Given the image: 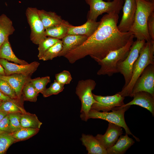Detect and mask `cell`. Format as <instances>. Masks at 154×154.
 <instances>
[{
  "label": "cell",
  "instance_id": "36",
  "mask_svg": "<svg viewBox=\"0 0 154 154\" xmlns=\"http://www.w3.org/2000/svg\"><path fill=\"white\" fill-rule=\"evenodd\" d=\"M55 80L60 84L64 85L69 84L72 80L70 72L64 70L55 75Z\"/></svg>",
  "mask_w": 154,
  "mask_h": 154
},
{
  "label": "cell",
  "instance_id": "42",
  "mask_svg": "<svg viewBox=\"0 0 154 154\" xmlns=\"http://www.w3.org/2000/svg\"><path fill=\"white\" fill-rule=\"evenodd\" d=\"M3 101L1 100L0 99V106L1 105V104H2Z\"/></svg>",
  "mask_w": 154,
  "mask_h": 154
},
{
  "label": "cell",
  "instance_id": "17",
  "mask_svg": "<svg viewBox=\"0 0 154 154\" xmlns=\"http://www.w3.org/2000/svg\"><path fill=\"white\" fill-rule=\"evenodd\" d=\"M88 38L83 35H67L62 39V48L58 56L65 57L70 52L83 44Z\"/></svg>",
  "mask_w": 154,
  "mask_h": 154
},
{
  "label": "cell",
  "instance_id": "33",
  "mask_svg": "<svg viewBox=\"0 0 154 154\" xmlns=\"http://www.w3.org/2000/svg\"><path fill=\"white\" fill-rule=\"evenodd\" d=\"M30 81L39 93H41L46 88L47 84L50 81L49 76L38 77L31 79Z\"/></svg>",
  "mask_w": 154,
  "mask_h": 154
},
{
  "label": "cell",
  "instance_id": "19",
  "mask_svg": "<svg viewBox=\"0 0 154 154\" xmlns=\"http://www.w3.org/2000/svg\"><path fill=\"white\" fill-rule=\"evenodd\" d=\"M80 140L88 154H107L106 149L92 135L82 134Z\"/></svg>",
  "mask_w": 154,
  "mask_h": 154
},
{
  "label": "cell",
  "instance_id": "26",
  "mask_svg": "<svg viewBox=\"0 0 154 154\" xmlns=\"http://www.w3.org/2000/svg\"><path fill=\"white\" fill-rule=\"evenodd\" d=\"M39 129L31 128L21 127L10 133L17 142L27 140L36 135L39 132Z\"/></svg>",
  "mask_w": 154,
  "mask_h": 154
},
{
  "label": "cell",
  "instance_id": "41",
  "mask_svg": "<svg viewBox=\"0 0 154 154\" xmlns=\"http://www.w3.org/2000/svg\"><path fill=\"white\" fill-rule=\"evenodd\" d=\"M0 75H5L4 70L0 64Z\"/></svg>",
  "mask_w": 154,
  "mask_h": 154
},
{
  "label": "cell",
  "instance_id": "30",
  "mask_svg": "<svg viewBox=\"0 0 154 154\" xmlns=\"http://www.w3.org/2000/svg\"><path fill=\"white\" fill-rule=\"evenodd\" d=\"M16 142L10 133L0 132V154L6 153L9 147Z\"/></svg>",
  "mask_w": 154,
  "mask_h": 154
},
{
  "label": "cell",
  "instance_id": "10",
  "mask_svg": "<svg viewBox=\"0 0 154 154\" xmlns=\"http://www.w3.org/2000/svg\"><path fill=\"white\" fill-rule=\"evenodd\" d=\"M144 91L154 96V64L149 65L136 81L129 96L136 93Z\"/></svg>",
  "mask_w": 154,
  "mask_h": 154
},
{
  "label": "cell",
  "instance_id": "34",
  "mask_svg": "<svg viewBox=\"0 0 154 154\" xmlns=\"http://www.w3.org/2000/svg\"><path fill=\"white\" fill-rule=\"evenodd\" d=\"M0 91L11 98L18 100L15 92L11 86L6 81L1 78Z\"/></svg>",
  "mask_w": 154,
  "mask_h": 154
},
{
  "label": "cell",
  "instance_id": "37",
  "mask_svg": "<svg viewBox=\"0 0 154 154\" xmlns=\"http://www.w3.org/2000/svg\"><path fill=\"white\" fill-rule=\"evenodd\" d=\"M147 27L151 41L154 42V11L151 13L148 17Z\"/></svg>",
  "mask_w": 154,
  "mask_h": 154
},
{
  "label": "cell",
  "instance_id": "18",
  "mask_svg": "<svg viewBox=\"0 0 154 154\" xmlns=\"http://www.w3.org/2000/svg\"><path fill=\"white\" fill-rule=\"evenodd\" d=\"M100 21L98 22L87 19L86 22L79 26L72 25L68 29L67 35H81L88 38L92 36L98 27Z\"/></svg>",
  "mask_w": 154,
  "mask_h": 154
},
{
  "label": "cell",
  "instance_id": "6",
  "mask_svg": "<svg viewBox=\"0 0 154 154\" xmlns=\"http://www.w3.org/2000/svg\"><path fill=\"white\" fill-rule=\"evenodd\" d=\"M130 106H127L124 107H116L110 112H101L91 109L88 113V119H101L119 126L124 129L126 134L132 135L136 141H139V139L131 133L125 120V113L130 108Z\"/></svg>",
  "mask_w": 154,
  "mask_h": 154
},
{
  "label": "cell",
  "instance_id": "38",
  "mask_svg": "<svg viewBox=\"0 0 154 154\" xmlns=\"http://www.w3.org/2000/svg\"><path fill=\"white\" fill-rule=\"evenodd\" d=\"M0 132L10 133L9 121L8 114L0 122Z\"/></svg>",
  "mask_w": 154,
  "mask_h": 154
},
{
  "label": "cell",
  "instance_id": "13",
  "mask_svg": "<svg viewBox=\"0 0 154 154\" xmlns=\"http://www.w3.org/2000/svg\"><path fill=\"white\" fill-rule=\"evenodd\" d=\"M136 8L135 0H125L122 8V17L117 26L120 32L125 33L129 31L134 21Z\"/></svg>",
  "mask_w": 154,
  "mask_h": 154
},
{
  "label": "cell",
  "instance_id": "32",
  "mask_svg": "<svg viewBox=\"0 0 154 154\" xmlns=\"http://www.w3.org/2000/svg\"><path fill=\"white\" fill-rule=\"evenodd\" d=\"M64 89V85L58 83L55 80L50 86L46 88L41 93L45 98L53 95H56L62 92Z\"/></svg>",
  "mask_w": 154,
  "mask_h": 154
},
{
  "label": "cell",
  "instance_id": "43",
  "mask_svg": "<svg viewBox=\"0 0 154 154\" xmlns=\"http://www.w3.org/2000/svg\"><path fill=\"white\" fill-rule=\"evenodd\" d=\"M145 0L148 1H154V0Z\"/></svg>",
  "mask_w": 154,
  "mask_h": 154
},
{
  "label": "cell",
  "instance_id": "35",
  "mask_svg": "<svg viewBox=\"0 0 154 154\" xmlns=\"http://www.w3.org/2000/svg\"><path fill=\"white\" fill-rule=\"evenodd\" d=\"M21 113H14L8 114L10 123V133L16 131L21 127L20 119Z\"/></svg>",
  "mask_w": 154,
  "mask_h": 154
},
{
  "label": "cell",
  "instance_id": "24",
  "mask_svg": "<svg viewBox=\"0 0 154 154\" xmlns=\"http://www.w3.org/2000/svg\"><path fill=\"white\" fill-rule=\"evenodd\" d=\"M0 58L11 61L20 64H26V61L18 58L13 52L9 38L7 39L0 46Z\"/></svg>",
  "mask_w": 154,
  "mask_h": 154
},
{
  "label": "cell",
  "instance_id": "28",
  "mask_svg": "<svg viewBox=\"0 0 154 154\" xmlns=\"http://www.w3.org/2000/svg\"><path fill=\"white\" fill-rule=\"evenodd\" d=\"M39 94L30 81L25 85L22 90L24 101L36 102Z\"/></svg>",
  "mask_w": 154,
  "mask_h": 154
},
{
  "label": "cell",
  "instance_id": "29",
  "mask_svg": "<svg viewBox=\"0 0 154 154\" xmlns=\"http://www.w3.org/2000/svg\"><path fill=\"white\" fill-rule=\"evenodd\" d=\"M62 48V41L60 40L47 50L39 59L43 61L52 60L54 58L58 56Z\"/></svg>",
  "mask_w": 154,
  "mask_h": 154
},
{
  "label": "cell",
  "instance_id": "14",
  "mask_svg": "<svg viewBox=\"0 0 154 154\" xmlns=\"http://www.w3.org/2000/svg\"><path fill=\"white\" fill-rule=\"evenodd\" d=\"M122 127L109 122L108 128L104 135L98 134L95 137L106 149L113 146L123 134Z\"/></svg>",
  "mask_w": 154,
  "mask_h": 154
},
{
  "label": "cell",
  "instance_id": "1",
  "mask_svg": "<svg viewBox=\"0 0 154 154\" xmlns=\"http://www.w3.org/2000/svg\"><path fill=\"white\" fill-rule=\"evenodd\" d=\"M119 14L116 13L104 15L94 33L64 57L71 64L88 55L97 62L110 52L124 46L133 34L129 31L124 33L119 30Z\"/></svg>",
  "mask_w": 154,
  "mask_h": 154
},
{
  "label": "cell",
  "instance_id": "27",
  "mask_svg": "<svg viewBox=\"0 0 154 154\" xmlns=\"http://www.w3.org/2000/svg\"><path fill=\"white\" fill-rule=\"evenodd\" d=\"M0 110L8 114L12 113H27L22 105L10 101H3L0 106Z\"/></svg>",
  "mask_w": 154,
  "mask_h": 154
},
{
  "label": "cell",
  "instance_id": "4",
  "mask_svg": "<svg viewBox=\"0 0 154 154\" xmlns=\"http://www.w3.org/2000/svg\"><path fill=\"white\" fill-rule=\"evenodd\" d=\"M134 36L132 35L127 43L123 47L109 52L104 58L97 62L100 68L97 72L98 75H107L109 76L119 73L117 64L127 56L133 44Z\"/></svg>",
  "mask_w": 154,
  "mask_h": 154
},
{
  "label": "cell",
  "instance_id": "25",
  "mask_svg": "<svg viewBox=\"0 0 154 154\" xmlns=\"http://www.w3.org/2000/svg\"><path fill=\"white\" fill-rule=\"evenodd\" d=\"M20 121L21 127L31 128L40 129L42 124L35 114L29 112L21 114Z\"/></svg>",
  "mask_w": 154,
  "mask_h": 154
},
{
  "label": "cell",
  "instance_id": "21",
  "mask_svg": "<svg viewBox=\"0 0 154 154\" xmlns=\"http://www.w3.org/2000/svg\"><path fill=\"white\" fill-rule=\"evenodd\" d=\"M38 12L45 29L61 23L64 20L55 12L38 9Z\"/></svg>",
  "mask_w": 154,
  "mask_h": 154
},
{
  "label": "cell",
  "instance_id": "22",
  "mask_svg": "<svg viewBox=\"0 0 154 154\" xmlns=\"http://www.w3.org/2000/svg\"><path fill=\"white\" fill-rule=\"evenodd\" d=\"M12 21L6 15H0V46L15 31Z\"/></svg>",
  "mask_w": 154,
  "mask_h": 154
},
{
  "label": "cell",
  "instance_id": "20",
  "mask_svg": "<svg viewBox=\"0 0 154 154\" xmlns=\"http://www.w3.org/2000/svg\"><path fill=\"white\" fill-rule=\"evenodd\" d=\"M128 134L120 135L116 143L106 149L107 154H123L135 143Z\"/></svg>",
  "mask_w": 154,
  "mask_h": 154
},
{
  "label": "cell",
  "instance_id": "39",
  "mask_svg": "<svg viewBox=\"0 0 154 154\" xmlns=\"http://www.w3.org/2000/svg\"><path fill=\"white\" fill-rule=\"evenodd\" d=\"M0 99L3 101H10L22 105L21 102L18 100L12 99L0 91Z\"/></svg>",
  "mask_w": 154,
  "mask_h": 154
},
{
  "label": "cell",
  "instance_id": "23",
  "mask_svg": "<svg viewBox=\"0 0 154 154\" xmlns=\"http://www.w3.org/2000/svg\"><path fill=\"white\" fill-rule=\"evenodd\" d=\"M72 25L64 20L61 23L46 29L45 36L59 39H62L67 35L68 29Z\"/></svg>",
  "mask_w": 154,
  "mask_h": 154
},
{
  "label": "cell",
  "instance_id": "2",
  "mask_svg": "<svg viewBox=\"0 0 154 154\" xmlns=\"http://www.w3.org/2000/svg\"><path fill=\"white\" fill-rule=\"evenodd\" d=\"M137 8L133 25L129 31L137 40L151 41L147 27L148 18L154 11V1L135 0Z\"/></svg>",
  "mask_w": 154,
  "mask_h": 154
},
{
  "label": "cell",
  "instance_id": "7",
  "mask_svg": "<svg viewBox=\"0 0 154 154\" xmlns=\"http://www.w3.org/2000/svg\"><path fill=\"white\" fill-rule=\"evenodd\" d=\"M90 7L87 19L96 21L98 17L104 13L119 14L123 5V0H112L106 2L103 0H85Z\"/></svg>",
  "mask_w": 154,
  "mask_h": 154
},
{
  "label": "cell",
  "instance_id": "11",
  "mask_svg": "<svg viewBox=\"0 0 154 154\" xmlns=\"http://www.w3.org/2000/svg\"><path fill=\"white\" fill-rule=\"evenodd\" d=\"M94 98L97 101L92 106L91 109L97 111L108 112L114 108L124 105L125 97L118 93L110 96H102L93 93Z\"/></svg>",
  "mask_w": 154,
  "mask_h": 154
},
{
  "label": "cell",
  "instance_id": "15",
  "mask_svg": "<svg viewBox=\"0 0 154 154\" xmlns=\"http://www.w3.org/2000/svg\"><path fill=\"white\" fill-rule=\"evenodd\" d=\"M31 75L14 74L9 76L0 75V78L7 82L15 91L18 100L21 102L22 90L25 85L30 81Z\"/></svg>",
  "mask_w": 154,
  "mask_h": 154
},
{
  "label": "cell",
  "instance_id": "44",
  "mask_svg": "<svg viewBox=\"0 0 154 154\" xmlns=\"http://www.w3.org/2000/svg\"><path fill=\"white\" fill-rule=\"evenodd\" d=\"M107 0L108 1H111L112 0Z\"/></svg>",
  "mask_w": 154,
  "mask_h": 154
},
{
  "label": "cell",
  "instance_id": "16",
  "mask_svg": "<svg viewBox=\"0 0 154 154\" xmlns=\"http://www.w3.org/2000/svg\"><path fill=\"white\" fill-rule=\"evenodd\" d=\"M132 97V101L121 106L138 105L147 109L154 116V96L147 92L141 91L135 93Z\"/></svg>",
  "mask_w": 154,
  "mask_h": 154
},
{
  "label": "cell",
  "instance_id": "31",
  "mask_svg": "<svg viewBox=\"0 0 154 154\" xmlns=\"http://www.w3.org/2000/svg\"><path fill=\"white\" fill-rule=\"evenodd\" d=\"M60 39L51 37H46L38 44V57L40 59L44 53Z\"/></svg>",
  "mask_w": 154,
  "mask_h": 154
},
{
  "label": "cell",
  "instance_id": "5",
  "mask_svg": "<svg viewBox=\"0 0 154 154\" xmlns=\"http://www.w3.org/2000/svg\"><path fill=\"white\" fill-rule=\"evenodd\" d=\"M96 84L95 81L92 79L82 80L78 81L76 88V93L81 103L80 117L85 121L88 119V113L92 105L97 102L92 92Z\"/></svg>",
  "mask_w": 154,
  "mask_h": 154
},
{
  "label": "cell",
  "instance_id": "12",
  "mask_svg": "<svg viewBox=\"0 0 154 154\" xmlns=\"http://www.w3.org/2000/svg\"><path fill=\"white\" fill-rule=\"evenodd\" d=\"M0 64L4 70L5 75L14 74L31 75L37 70L40 63L35 61L26 64H18L10 62L6 59L0 58Z\"/></svg>",
  "mask_w": 154,
  "mask_h": 154
},
{
  "label": "cell",
  "instance_id": "3",
  "mask_svg": "<svg viewBox=\"0 0 154 154\" xmlns=\"http://www.w3.org/2000/svg\"><path fill=\"white\" fill-rule=\"evenodd\" d=\"M154 42L151 41H146L133 65L130 81L118 94L124 97L129 96L136 81L145 68L150 64H154Z\"/></svg>",
  "mask_w": 154,
  "mask_h": 154
},
{
  "label": "cell",
  "instance_id": "8",
  "mask_svg": "<svg viewBox=\"0 0 154 154\" xmlns=\"http://www.w3.org/2000/svg\"><path fill=\"white\" fill-rule=\"evenodd\" d=\"M145 42L144 40H137L134 41L127 56L117 65L119 73L122 74L124 78L125 83L123 88L126 86L131 80L133 65Z\"/></svg>",
  "mask_w": 154,
  "mask_h": 154
},
{
  "label": "cell",
  "instance_id": "9",
  "mask_svg": "<svg viewBox=\"0 0 154 154\" xmlns=\"http://www.w3.org/2000/svg\"><path fill=\"white\" fill-rule=\"evenodd\" d=\"M38 11L36 8L28 7L25 13L31 29L30 40L37 45H38L46 37L45 35V29L39 17Z\"/></svg>",
  "mask_w": 154,
  "mask_h": 154
},
{
  "label": "cell",
  "instance_id": "40",
  "mask_svg": "<svg viewBox=\"0 0 154 154\" xmlns=\"http://www.w3.org/2000/svg\"><path fill=\"white\" fill-rule=\"evenodd\" d=\"M7 115V113L0 110V122Z\"/></svg>",
  "mask_w": 154,
  "mask_h": 154
}]
</instances>
